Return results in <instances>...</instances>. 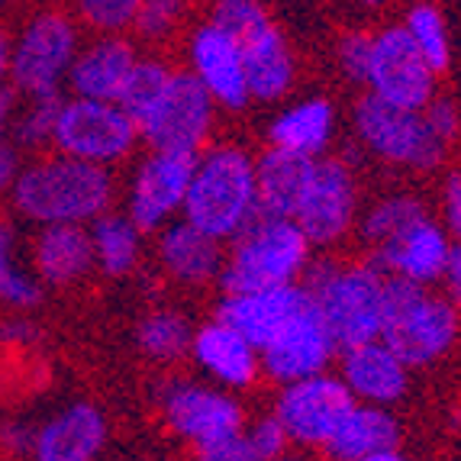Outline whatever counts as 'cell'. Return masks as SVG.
<instances>
[{"label": "cell", "instance_id": "obj_47", "mask_svg": "<svg viewBox=\"0 0 461 461\" xmlns=\"http://www.w3.org/2000/svg\"><path fill=\"white\" fill-rule=\"evenodd\" d=\"M20 155H16V146H10V142H4L0 139V197L4 194H10V187H14L16 175H20Z\"/></svg>", "mask_w": 461, "mask_h": 461}, {"label": "cell", "instance_id": "obj_1", "mask_svg": "<svg viewBox=\"0 0 461 461\" xmlns=\"http://www.w3.org/2000/svg\"><path fill=\"white\" fill-rule=\"evenodd\" d=\"M14 210L39 226L77 223L91 226L113 210L116 177L110 168L55 152L23 165L10 187Z\"/></svg>", "mask_w": 461, "mask_h": 461}, {"label": "cell", "instance_id": "obj_48", "mask_svg": "<svg viewBox=\"0 0 461 461\" xmlns=\"http://www.w3.org/2000/svg\"><path fill=\"white\" fill-rule=\"evenodd\" d=\"M16 97H20V91L14 85H0V139L7 136L16 120Z\"/></svg>", "mask_w": 461, "mask_h": 461}, {"label": "cell", "instance_id": "obj_9", "mask_svg": "<svg viewBox=\"0 0 461 461\" xmlns=\"http://www.w3.org/2000/svg\"><path fill=\"white\" fill-rule=\"evenodd\" d=\"M52 146L55 152L71 155V158L113 168L136 152L139 126L132 116L120 110L116 100L71 97L62 104Z\"/></svg>", "mask_w": 461, "mask_h": 461}, {"label": "cell", "instance_id": "obj_36", "mask_svg": "<svg viewBox=\"0 0 461 461\" xmlns=\"http://www.w3.org/2000/svg\"><path fill=\"white\" fill-rule=\"evenodd\" d=\"M268 20L271 16L262 0H216L210 23H216L220 30L230 32L232 39H239L246 36L249 30H255V26L268 23Z\"/></svg>", "mask_w": 461, "mask_h": 461}, {"label": "cell", "instance_id": "obj_32", "mask_svg": "<svg viewBox=\"0 0 461 461\" xmlns=\"http://www.w3.org/2000/svg\"><path fill=\"white\" fill-rule=\"evenodd\" d=\"M0 300L14 310H32L42 303V281L16 265V232L0 216Z\"/></svg>", "mask_w": 461, "mask_h": 461}, {"label": "cell", "instance_id": "obj_12", "mask_svg": "<svg viewBox=\"0 0 461 461\" xmlns=\"http://www.w3.org/2000/svg\"><path fill=\"white\" fill-rule=\"evenodd\" d=\"M194 152H162L149 149V155L132 168L130 187H126V216L146 236L168 226L185 210L187 187H191Z\"/></svg>", "mask_w": 461, "mask_h": 461}, {"label": "cell", "instance_id": "obj_23", "mask_svg": "<svg viewBox=\"0 0 461 461\" xmlns=\"http://www.w3.org/2000/svg\"><path fill=\"white\" fill-rule=\"evenodd\" d=\"M236 42L242 49V65H246V81L252 100L275 104V100L287 97V91L294 87L297 65H294L291 46L281 36V30L268 20V23L249 30L246 36H239Z\"/></svg>", "mask_w": 461, "mask_h": 461}, {"label": "cell", "instance_id": "obj_21", "mask_svg": "<svg viewBox=\"0 0 461 461\" xmlns=\"http://www.w3.org/2000/svg\"><path fill=\"white\" fill-rule=\"evenodd\" d=\"M110 426L104 410L77 400L36 429L32 461H97L107 446Z\"/></svg>", "mask_w": 461, "mask_h": 461}, {"label": "cell", "instance_id": "obj_50", "mask_svg": "<svg viewBox=\"0 0 461 461\" xmlns=\"http://www.w3.org/2000/svg\"><path fill=\"white\" fill-rule=\"evenodd\" d=\"M355 461H410V458L400 448H384V452L365 455V458H355Z\"/></svg>", "mask_w": 461, "mask_h": 461}, {"label": "cell", "instance_id": "obj_27", "mask_svg": "<svg viewBox=\"0 0 461 461\" xmlns=\"http://www.w3.org/2000/svg\"><path fill=\"white\" fill-rule=\"evenodd\" d=\"M313 162L307 155H294L285 149L268 146L255 155V191H258V213L291 216L297 210L303 187L313 175Z\"/></svg>", "mask_w": 461, "mask_h": 461}, {"label": "cell", "instance_id": "obj_43", "mask_svg": "<svg viewBox=\"0 0 461 461\" xmlns=\"http://www.w3.org/2000/svg\"><path fill=\"white\" fill-rule=\"evenodd\" d=\"M32 442H36V429L23 420H7L0 423V452L10 458H30Z\"/></svg>", "mask_w": 461, "mask_h": 461}, {"label": "cell", "instance_id": "obj_11", "mask_svg": "<svg viewBox=\"0 0 461 461\" xmlns=\"http://www.w3.org/2000/svg\"><path fill=\"white\" fill-rule=\"evenodd\" d=\"M355 397L346 381L330 371L313 377H300L291 384H281L275 393L271 413L285 426L291 446L297 448H323L342 416L352 410Z\"/></svg>", "mask_w": 461, "mask_h": 461}, {"label": "cell", "instance_id": "obj_24", "mask_svg": "<svg viewBox=\"0 0 461 461\" xmlns=\"http://www.w3.org/2000/svg\"><path fill=\"white\" fill-rule=\"evenodd\" d=\"M94 268L91 230L77 223L39 226L32 239V275L49 287H71Z\"/></svg>", "mask_w": 461, "mask_h": 461}, {"label": "cell", "instance_id": "obj_29", "mask_svg": "<svg viewBox=\"0 0 461 461\" xmlns=\"http://www.w3.org/2000/svg\"><path fill=\"white\" fill-rule=\"evenodd\" d=\"M87 230H91L94 246V268H100L107 277H126L139 268L146 232L139 230L130 216L107 210Z\"/></svg>", "mask_w": 461, "mask_h": 461}, {"label": "cell", "instance_id": "obj_17", "mask_svg": "<svg viewBox=\"0 0 461 461\" xmlns=\"http://www.w3.org/2000/svg\"><path fill=\"white\" fill-rule=\"evenodd\" d=\"M191 75L207 87L216 107L239 113L249 107V81L242 65V49L226 30L216 23H203L191 36Z\"/></svg>", "mask_w": 461, "mask_h": 461}, {"label": "cell", "instance_id": "obj_13", "mask_svg": "<svg viewBox=\"0 0 461 461\" xmlns=\"http://www.w3.org/2000/svg\"><path fill=\"white\" fill-rule=\"evenodd\" d=\"M77 55V32L62 14H42L23 30L10 55V77L20 94L59 91Z\"/></svg>", "mask_w": 461, "mask_h": 461}, {"label": "cell", "instance_id": "obj_19", "mask_svg": "<svg viewBox=\"0 0 461 461\" xmlns=\"http://www.w3.org/2000/svg\"><path fill=\"white\" fill-rule=\"evenodd\" d=\"M307 303H310V294L303 291V285H281V287H265V291L223 294V300L216 303V320L230 323L232 330L242 332L255 348H262L265 342H271Z\"/></svg>", "mask_w": 461, "mask_h": 461}, {"label": "cell", "instance_id": "obj_5", "mask_svg": "<svg viewBox=\"0 0 461 461\" xmlns=\"http://www.w3.org/2000/svg\"><path fill=\"white\" fill-rule=\"evenodd\" d=\"M461 339V307L442 297L436 287L410 285L384 275V330L381 342L413 368H432Z\"/></svg>", "mask_w": 461, "mask_h": 461}, {"label": "cell", "instance_id": "obj_15", "mask_svg": "<svg viewBox=\"0 0 461 461\" xmlns=\"http://www.w3.org/2000/svg\"><path fill=\"white\" fill-rule=\"evenodd\" d=\"M258 355H262V377L281 387L330 371V365L339 358V346L326 330L323 316L316 313L313 303H307L271 342L258 348Z\"/></svg>", "mask_w": 461, "mask_h": 461}, {"label": "cell", "instance_id": "obj_7", "mask_svg": "<svg viewBox=\"0 0 461 461\" xmlns=\"http://www.w3.org/2000/svg\"><path fill=\"white\" fill-rule=\"evenodd\" d=\"M155 407L171 436L191 448L246 429V407L210 381L165 377L155 387Z\"/></svg>", "mask_w": 461, "mask_h": 461}, {"label": "cell", "instance_id": "obj_28", "mask_svg": "<svg viewBox=\"0 0 461 461\" xmlns=\"http://www.w3.org/2000/svg\"><path fill=\"white\" fill-rule=\"evenodd\" d=\"M332 132H336L332 104L326 97H307L285 107L271 120L268 146L294 155H307V158H320L330 149Z\"/></svg>", "mask_w": 461, "mask_h": 461}, {"label": "cell", "instance_id": "obj_6", "mask_svg": "<svg viewBox=\"0 0 461 461\" xmlns=\"http://www.w3.org/2000/svg\"><path fill=\"white\" fill-rule=\"evenodd\" d=\"M355 136L377 162L416 175L442 168L448 155V146L429 130L423 110L397 107L375 94H365L355 104Z\"/></svg>", "mask_w": 461, "mask_h": 461}, {"label": "cell", "instance_id": "obj_14", "mask_svg": "<svg viewBox=\"0 0 461 461\" xmlns=\"http://www.w3.org/2000/svg\"><path fill=\"white\" fill-rule=\"evenodd\" d=\"M436 71L429 68L420 49L403 26L377 32L371 42L368 94L407 110H423L436 97Z\"/></svg>", "mask_w": 461, "mask_h": 461}, {"label": "cell", "instance_id": "obj_30", "mask_svg": "<svg viewBox=\"0 0 461 461\" xmlns=\"http://www.w3.org/2000/svg\"><path fill=\"white\" fill-rule=\"evenodd\" d=\"M194 326L181 310L155 307L149 310L136 326V346L149 362L175 365L185 355H191Z\"/></svg>", "mask_w": 461, "mask_h": 461}, {"label": "cell", "instance_id": "obj_40", "mask_svg": "<svg viewBox=\"0 0 461 461\" xmlns=\"http://www.w3.org/2000/svg\"><path fill=\"white\" fill-rule=\"evenodd\" d=\"M371 42H375V36H368V32H348V36L339 39V46H336L339 68H342V75H346L352 85H368Z\"/></svg>", "mask_w": 461, "mask_h": 461}, {"label": "cell", "instance_id": "obj_4", "mask_svg": "<svg viewBox=\"0 0 461 461\" xmlns=\"http://www.w3.org/2000/svg\"><path fill=\"white\" fill-rule=\"evenodd\" d=\"M313 252L316 249L291 216L255 213L226 242L223 271L216 285L223 294L300 285L307 265L313 262Z\"/></svg>", "mask_w": 461, "mask_h": 461}, {"label": "cell", "instance_id": "obj_8", "mask_svg": "<svg viewBox=\"0 0 461 461\" xmlns=\"http://www.w3.org/2000/svg\"><path fill=\"white\" fill-rule=\"evenodd\" d=\"M358 213H362V194L352 162L320 155L303 187V197L294 210V223L310 239V246L330 252L355 232Z\"/></svg>", "mask_w": 461, "mask_h": 461}, {"label": "cell", "instance_id": "obj_49", "mask_svg": "<svg viewBox=\"0 0 461 461\" xmlns=\"http://www.w3.org/2000/svg\"><path fill=\"white\" fill-rule=\"evenodd\" d=\"M10 55H14V46H10V39L0 32V85H4V77L10 75Z\"/></svg>", "mask_w": 461, "mask_h": 461}, {"label": "cell", "instance_id": "obj_20", "mask_svg": "<svg viewBox=\"0 0 461 461\" xmlns=\"http://www.w3.org/2000/svg\"><path fill=\"white\" fill-rule=\"evenodd\" d=\"M155 236H158L155 239L158 265H162V271L175 285L207 287L220 281V271H223V258H226V242L207 236L203 230L187 223L185 216L171 220Z\"/></svg>", "mask_w": 461, "mask_h": 461}, {"label": "cell", "instance_id": "obj_42", "mask_svg": "<svg viewBox=\"0 0 461 461\" xmlns=\"http://www.w3.org/2000/svg\"><path fill=\"white\" fill-rule=\"evenodd\" d=\"M423 116H426V123H429V130L436 132L446 146H452L455 139H458L461 120H458V110H455V104L448 97H432L423 107Z\"/></svg>", "mask_w": 461, "mask_h": 461}, {"label": "cell", "instance_id": "obj_34", "mask_svg": "<svg viewBox=\"0 0 461 461\" xmlns=\"http://www.w3.org/2000/svg\"><path fill=\"white\" fill-rule=\"evenodd\" d=\"M403 30L410 32L413 46L420 49V55L429 62V68L436 71V75L448 71V62H452L448 30H446V20H442V14H438L432 4H416V7H410Z\"/></svg>", "mask_w": 461, "mask_h": 461}, {"label": "cell", "instance_id": "obj_35", "mask_svg": "<svg viewBox=\"0 0 461 461\" xmlns=\"http://www.w3.org/2000/svg\"><path fill=\"white\" fill-rule=\"evenodd\" d=\"M62 91H46V94H32L30 107L16 116L10 132H14V142L20 149H42L52 142L55 123H59V113H62Z\"/></svg>", "mask_w": 461, "mask_h": 461}, {"label": "cell", "instance_id": "obj_16", "mask_svg": "<svg viewBox=\"0 0 461 461\" xmlns=\"http://www.w3.org/2000/svg\"><path fill=\"white\" fill-rule=\"evenodd\" d=\"M452 242L455 239L446 226L432 216H423L400 236H393L391 242L371 249L365 258L391 277H403L420 287H436L448 252H452Z\"/></svg>", "mask_w": 461, "mask_h": 461}, {"label": "cell", "instance_id": "obj_38", "mask_svg": "<svg viewBox=\"0 0 461 461\" xmlns=\"http://www.w3.org/2000/svg\"><path fill=\"white\" fill-rule=\"evenodd\" d=\"M181 14H185V0H142L132 26L142 39L155 42V39L175 32V26L181 23Z\"/></svg>", "mask_w": 461, "mask_h": 461}, {"label": "cell", "instance_id": "obj_37", "mask_svg": "<svg viewBox=\"0 0 461 461\" xmlns=\"http://www.w3.org/2000/svg\"><path fill=\"white\" fill-rule=\"evenodd\" d=\"M142 0H77V14L87 26L104 32H116L136 20Z\"/></svg>", "mask_w": 461, "mask_h": 461}, {"label": "cell", "instance_id": "obj_26", "mask_svg": "<svg viewBox=\"0 0 461 461\" xmlns=\"http://www.w3.org/2000/svg\"><path fill=\"white\" fill-rule=\"evenodd\" d=\"M136 49L126 39L104 36L94 46L81 49L68 68V85L75 97L91 100H116L126 75L136 65Z\"/></svg>", "mask_w": 461, "mask_h": 461}, {"label": "cell", "instance_id": "obj_31", "mask_svg": "<svg viewBox=\"0 0 461 461\" xmlns=\"http://www.w3.org/2000/svg\"><path fill=\"white\" fill-rule=\"evenodd\" d=\"M429 216V207H426L423 197H416V194H407V191H393V194H384V197H377L375 203H368L365 213H358V239H362V246L368 249H377L391 242L393 236L413 226L416 220H423Z\"/></svg>", "mask_w": 461, "mask_h": 461}, {"label": "cell", "instance_id": "obj_33", "mask_svg": "<svg viewBox=\"0 0 461 461\" xmlns=\"http://www.w3.org/2000/svg\"><path fill=\"white\" fill-rule=\"evenodd\" d=\"M171 75H175V71L165 62H158V59H136V65H132L130 75H126L123 87L116 94L120 110L139 123V120L158 104V97H162L165 87H168Z\"/></svg>", "mask_w": 461, "mask_h": 461}, {"label": "cell", "instance_id": "obj_46", "mask_svg": "<svg viewBox=\"0 0 461 461\" xmlns=\"http://www.w3.org/2000/svg\"><path fill=\"white\" fill-rule=\"evenodd\" d=\"M39 339V326L26 316H14V320H4L0 326V342H7V346H32Z\"/></svg>", "mask_w": 461, "mask_h": 461}, {"label": "cell", "instance_id": "obj_51", "mask_svg": "<svg viewBox=\"0 0 461 461\" xmlns=\"http://www.w3.org/2000/svg\"><path fill=\"white\" fill-rule=\"evenodd\" d=\"M268 461H300L294 452H285V455H277V458H268Z\"/></svg>", "mask_w": 461, "mask_h": 461}, {"label": "cell", "instance_id": "obj_18", "mask_svg": "<svg viewBox=\"0 0 461 461\" xmlns=\"http://www.w3.org/2000/svg\"><path fill=\"white\" fill-rule=\"evenodd\" d=\"M191 358L200 368V375L223 391H252L262 377L258 348L216 316L194 330Z\"/></svg>", "mask_w": 461, "mask_h": 461}, {"label": "cell", "instance_id": "obj_52", "mask_svg": "<svg viewBox=\"0 0 461 461\" xmlns=\"http://www.w3.org/2000/svg\"><path fill=\"white\" fill-rule=\"evenodd\" d=\"M362 4H371V7H375V4H381V0H362Z\"/></svg>", "mask_w": 461, "mask_h": 461}, {"label": "cell", "instance_id": "obj_39", "mask_svg": "<svg viewBox=\"0 0 461 461\" xmlns=\"http://www.w3.org/2000/svg\"><path fill=\"white\" fill-rule=\"evenodd\" d=\"M242 432H246L249 446H252L258 461H268V458L291 452V438H287L285 426L277 423L275 413H265V416H258V420H252V423H246Z\"/></svg>", "mask_w": 461, "mask_h": 461}, {"label": "cell", "instance_id": "obj_10", "mask_svg": "<svg viewBox=\"0 0 461 461\" xmlns=\"http://www.w3.org/2000/svg\"><path fill=\"white\" fill-rule=\"evenodd\" d=\"M216 104L191 71H175L152 110L139 120V142L162 152H194L210 146Z\"/></svg>", "mask_w": 461, "mask_h": 461}, {"label": "cell", "instance_id": "obj_45", "mask_svg": "<svg viewBox=\"0 0 461 461\" xmlns=\"http://www.w3.org/2000/svg\"><path fill=\"white\" fill-rule=\"evenodd\" d=\"M436 291L452 300L455 307H461V242H452V252L446 258V268H442Z\"/></svg>", "mask_w": 461, "mask_h": 461}, {"label": "cell", "instance_id": "obj_41", "mask_svg": "<svg viewBox=\"0 0 461 461\" xmlns=\"http://www.w3.org/2000/svg\"><path fill=\"white\" fill-rule=\"evenodd\" d=\"M194 461H258V458H255L252 446H249L246 432H236V436L197 446L194 448Z\"/></svg>", "mask_w": 461, "mask_h": 461}, {"label": "cell", "instance_id": "obj_44", "mask_svg": "<svg viewBox=\"0 0 461 461\" xmlns=\"http://www.w3.org/2000/svg\"><path fill=\"white\" fill-rule=\"evenodd\" d=\"M442 216H446V230L452 232V239L461 242V171L446 177V187H442Z\"/></svg>", "mask_w": 461, "mask_h": 461}, {"label": "cell", "instance_id": "obj_22", "mask_svg": "<svg viewBox=\"0 0 461 461\" xmlns=\"http://www.w3.org/2000/svg\"><path fill=\"white\" fill-rule=\"evenodd\" d=\"M339 377L346 381V387L358 403H375V407H393L410 391V368L381 339L342 348L339 352Z\"/></svg>", "mask_w": 461, "mask_h": 461}, {"label": "cell", "instance_id": "obj_3", "mask_svg": "<svg viewBox=\"0 0 461 461\" xmlns=\"http://www.w3.org/2000/svg\"><path fill=\"white\" fill-rule=\"evenodd\" d=\"M255 213V155L236 142L207 146L197 155L181 216L207 236L230 242Z\"/></svg>", "mask_w": 461, "mask_h": 461}, {"label": "cell", "instance_id": "obj_2", "mask_svg": "<svg viewBox=\"0 0 461 461\" xmlns=\"http://www.w3.org/2000/svg\"><path fill=\"white\" fill-rule=\"evenodd\" d=\"M339 352L375 342L384 330V271L368 258L320 255L300 277Z\"/></svg>", "mask_w": 461, "mask_h": 461}, {"label": "cell", "instance_id": "obj_25", "mask_svg": "<svg viewBox=\"0 0 461 461\" xmlns=\"http://www.w3.org/2000/svg\"><path fill=\"white\" fill-rule=\"evenodd\" d=\"M403 442V426L393 416L391 407H375V403H358L342 416V423L330 436L320 452L330 461H355L365 455L384 452V448H400Z\"/></svg>", "mask_w": 461, "mask_h": 461}]
</instances>
